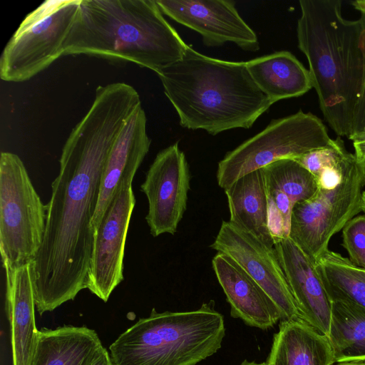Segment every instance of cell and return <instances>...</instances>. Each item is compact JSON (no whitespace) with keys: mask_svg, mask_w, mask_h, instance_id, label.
<instances>
[{"mask_svg":"<svg viewBox=\"0 0 365 365\" xmlns=\"http://www.w3.org/2000/svg\"><path fill=\"white\" fill-rule=\"evenodd\" d=\"M140 105L138 93L124 83L99 86L88 111L65 142L47 204L43 239L30 262L41 315L86 289L94 238L92 220L105 164L123 125Z\"/></svg>","mask_w":365,"mask_h":365,"instance_id":"6da1fadb","label":"cell"},{"mask_svg":"<svg viewBox=\"0 0 365 365\" xmlns=\"http://www.w3.org/2000/svg\"><path fill=\"white\" fill-rule=\"evenodd\" d=\"M298 47L309 66L325 120L337 136L352 133L365 80V21L347 20L340 0H300Z\"/></svg>","mask_w":365,"mask_h":365,"instance_id":"7a4b0ae2","label":"cell"},{"mask_svg":"<svg viewBox=\"0 0 365 365\" xmlns=\"http://www.w3.org/2000/svg\"><path fill=\"white\" fill-rule=\"evenodd\" d=\"M182 127L215 135L250 128L273 104L245 62L213 58L188 46L182 57L158 75Z\"/></svg>","mask_w":365,"mask_h":365,"instance_id":"3957f363","label":"cell"},{"mask_svg":"<svg viewBox=\"0 0 365 365\" xmlns=\"http://www.w3.org/2000/svg\"><path fill=\"white\" fill-rule=\"evenodd\" d=\"M187 46L155 0H81L63 56L127 61L158 75Z\"/></svg>","mask_w":365,"mask_h":365,"instance_id":"277c9868","label":"cell"},{"mask_svg":"<svg viewBox=\"0 0 365 365\" xmlns=\"http://www.w3.org/2000/svg\"><path fill=\"white\" fill-rule=\"evenodd\" d=\"M225 326L215 302L190 312L140 318L109 346L113 365H196L222 346Z\"/></svg>","mask_w":365,"mask_h":365,"instance_id":"5b68a950","label":"cell"},{"mask_svg":"<svg viewBox=\"0 0 365 365\" xmlns=\"http://www.w3.org/2000/svg\"><path fill=\"white\" fill-rule=\"evenodd\" d=\"M365 167L347 152L340 182L318 186L308 200L293 207L289 237L314 263L329 250V242L361 210Z\"/></svg>","mask_w":365,"mask_h":365,"instance_id":"8992f818","label":"cell"},{"mask_svg":"<svg viewBox=\"0 0 365 365\" xmlns=\"http://www.w3.org/2000/svg\"><path fill=\"white\" fill-rule=\"evenodd\" d=\"M47 205L34 189L24 163L12 153L0 157V251L11 269L34 259L46 229Z\"/></svg>","mask_w":365,"mask_h":365,"instance_id":"52a82bcc","label":"cell"},{"mask_svg":"<svg viewBox=\"0 0 365 365\" xmlns=\"http://www.w3.org/2000/svg\"><path fill=\"white\" fill-rule=\"evenodd\" d=\"M333 143L323 122L299 110L272 120L261 132L228 152L219 162L218 185L225 190L240 178L284 158H295Z\"/></svg>","mask_w":365,"mask_h":365,"instance_id":"ba28073f","label":"cell"},{"mask_svg":"<svg viewBox=\"0 0 365 365\" xmlns=\"http://www.w3.org/2000/svg\"><path fill=\"white\" fill-rule=\"evenodd\" d=\"M81 1L48 0L26 15L3 50L1 78L29 80L63 56Z\"/></svg>","mask_w":365,"mask_h":365,"instance_id":"9c48e42d","label":"cell"},{"mask_svg":"<svg viewBox=\"0 0 365 365\" xmlns=\"http://www.w3.org/2000/svg\"><path fill=\"white\" fill-rule=\"evenodd\" d=\"M210 247L230 257L246 272L275 304L282 321L302 319L274 248L225 220Z\"/></svg>","mask_w":365,"mask_h":365,"instance_id":"30bf717a","label":"cell"},{"mask_svg":"<svg viewBox=\"0 0 365 365\" xmlns=\"http://www.w3.org/2000/svg\"><path fill=\"white\" fill-rule=\"evenodd\" d=\"M135 205L132 183L123 181L94 231L86 289L105 302L123 279L125 245Z\"/></svg>","mask_w":365,"mask_h":365,"instance_id":"8fae6325","label":"cell"},{"mask_svg":"<svg viewBox=\"0 0 365 365\" xmlns=\"http://www.w3.org/2000/svg\"><path fill=\"white\" fill-rule=\"evenodd\" d=\"M190 174L178 143L158 153L140 185L148 199L145 216L150 234L174 235L187 207Z\"/></svg>","mask_w":365,"mask_h":365,"instance_id":"7c38bea8","label":"cell"},{"mask_svg":"<svg viewBox=\"0 0 365 365\" xmlns=\"http://www.w3.org/2000/svg\"><path fill=\"white\" fill-rule=\"evenodd\" d=\"M161 12L197 32L207 46L232 42L246 51L259 49L255 32L239 14L233 1L155 0Z\"/></svg>","mask_w":365,"mask_h":365,"instance_id":"4fadbf2b","label":"cell"},{"mask_svg":"<svg viewBox=\"0 0 365 365\" xmlns=\"http://www.w3.org/2000/svg\"><path fill=\"white\" fill-rule=\"evenodd\" d=\"M274 247L301 318L329 337L332 301L315 264L289 237L275 241Z\"/></svg>","mask_w":365,"mask_h":365,"instance_id":"5bb4252c","label":"cell"},{"mask_svg":"<svg viewBox=\"0 0 365 365\" xmlns=\"http://www.w3.org/2000/svg\"><path fill=\"white\" fill-rule=\"evenodd\" d=\"M146 115L140 106L129 116L107 158L101 178L96 210L92 220L94 231L123 181L133 177L149 151L151 140L146 131Z\"/></svg>","mask_w":365,"mask_h":365,"instance_id":"9a60e30c","label":"cell"},{"mask_svg":"<svg viewBox=\"0 0 365 365\" xmlns=\"http://www.w3.org/2000/svg\"><path fill=\"white\" fill-rule=\"evenodd\" d=\"M262 169L269 229L275 242L289 237L293 207L309 199L318 185L315 177L292 158L278 160Z\"/></svg>","mask_w":365,"mask_h":365,"instance_id":"2e32d148","label":"cell"},{"mask_svg":"<svg viewBox=\"0 0 365 365\" xmlns=\"http://www.w3.org/2000/svg\"><path fill=\"white\" fill-rule=\"evenodd\" d=\"M212 265L233 318L240 319L247 325L263 330L282 321L275 304L230 257L217 252L212 260Z\"/></svg>","mask_w":365,"mask_h":365,"instance_id":"e0dca14e","label":"cell"},{"mask_svg":"<svg viewBox=\"0 0 365 365\" xmlns=\"http://www.w3.org/2000/svg\"><path fill=\"white\" fill-rule=\"evenodd\" d=\"M4 270L13 365H30L38 333L30 262L14 269L4 267Z\"/></svg>","mask_w":365,"mask_h":365,"instance_id":"ac0fdd59","label":"cell"},{"mask_svg":"<svg viewBox=\"0 0 365 365\" xmlns=\"http://www.w3.org/2000/svg\"><path fill=\"white\" fill-rule=\"evenodd\" d=\"M329 338L302 319L281 321L274 334L267 365H332Z\"/></svg>","mask_w":365,"mask_h":365,"instance_id":"d6986e66","label":"cell"},{"mask_svg":"<svg viewBox=\"0 0 365 365\" xmlns=\"http://www.w3.org/2000/svg\"><path fill=\"white\" fill-rule=\"evenodd\" d=\"M103 349L98 334L86 327L43 328L30 365H93Z\"/></svg>","mask_w":365,"mask_h":365,"instance_id":"ffe728a7","label":"cell"},{"mask_svg":"<svg viewBox=\"0 0 365 365\" xmlns=\"http://www.w3.org/2000/svg\"><path fill=\"white\" fill-rule=\"evenodd\" d=\"M230 222L270 248L274 240L268 225L267 200L263 169L252 171L225 190Z\"/></svg>","mask_w":365,"mask_h":365,"instance_id":"44dd1931","label":"cell"},{"mask_svg":"<svg viewBox=\"0 0 365 365\" xmlns=\"http://www.w3.org/2000/svg\"><path fill=\"white\" fill-rule=\"evenodd\" d=\"M259 89L272 101L299 97L312 87L309 71L290 52L281 51L246 61Z\"/></svg>","mask_w":365,"mask_h":365,"instance_id":"7402d4cb","label":"cell"},{"mask_svg":"<svg viewBox=\"0 0 365 365\" xmlns=\"http://www.w3.org/2000/svg\"><path fill=\"white\" fill-rule=\"evenodd\" d=\"M328 338L336 363L365 361V308L332 300Z\"/></svg>","mask_w":365,"mask_h":365,"instance_id":"603a6c76","label":"cell"},{"mask_svg":"<svg viewBox=\"0 0 365 365\" xmlns=\"http://www.w3.org/2000/svg\"><path fill=\"white\" fill-rule=\"evenodd\" d=\"M316 270L331 300L365 308V269L339 253L328 250L315 264Z\"/></svg>","mask_w":365,"mask_h":365,"instance_id":"cb8c5ba5","label":"cell"},{"mask_svg":"<svg viewBox=\"0 0 365 365\" xmlns=\"http://www.w3.org/2000/svg\"><path fill=\"white\" fill-rule=\"evenodd\" d=\"M342 245L349 254V260L365 269V215L350 220L342 229Z\"/></svg>","mask_w":365,"mask_h":365,"instance_id":"d4e9b609","label":"cell"},{"mask_svg":"<svg viewBox=\"0 0 365 365\" xmlns=\"http://www.w3.org/2000/svg\"><path fill=\"white\" fill-rule=\"evenodd\" d=\"M361 16H363L365 21V14H361ZM364 128H365V80L363 89L355 110L351 134L359 132Z\"/></svg>","mask_w":365,"mask_h":365,"instance_id":"484cf974","label":"cell"},{"mask_svg":"<svg viewBox=\"0 0 365 365\" xmlns=\"http://www.w3.org/2000/svg\"><path fill=\"white\" fill-rule=\"evenodd\" d=\"M349 139L353 141L354 155L357 160L360 161L364 159L365 158V128L351 134Z\"/></svg>","mask_w":365,"mask_h":365,"instance_id":"4316f807","label":"cell"},{"mask_svg":"<svg viewBox=\"0 0 365 365\" xmlns=\"http://www.w3.org/2000/svg\"><path fill=\"white\" fill-rule=\"evenodd\" d=\"M93 365H113L110 355L108 354L106 348L103 349L102 353Z\"/></svg>","mask_w":365,"mask_h":365,"instance_id":"83f0119b","label":"cell"},{"mask_svg":"<svg viewBox=\"0 0 365 365\" xmlns=\"http://www.w3.org/2000/svg\"><path fill=\"white\" fill-rule=\"evenodd\" d=\"M351 5L358 11L361 14H365V0H356L351 1Z\"/></svg>","mask_w":365,"mask_h":365,"instance_id":"f1b7e54d","label":"cell"},{"mask_svg":"<svg viewBox=\"0 0 365 365\" xmlns=\"http://www.w3.org/2000/svg\"><path fill=\"white\" fill-rule=\"evenodd\" d=\"M336 365H365V361H352L339 362Z\"/></svg>","mask_w":365,"mask_h":365,"instance_id":"f546056e","label":"cell"},{"mask_svg":"<svg viewBox=\"0 0 365 365\" xmlns=\"http://www.w3.org/2000/svg\"><path fill=\"white\" fill-rule=\"evenodd\" d=\"M240 365H267L266 362L256 363L255 361L250 362L247 360L244 361Z\"/></svg>","mask_w":365,"mask_h":365,"instance_id":"4dcf8cb0","label":"cell"},{"mask_svg":"<svg viewBox=\"0 0 365 365\" xmlns=\"http://www.w3.org/2000/svg\"><path fill=\"white\" fill-rule=\"evenodd\" d=\"M361 210L365 214V191L362 193V198H361Z\"/></svg>","mask_w":365,"mask_h":365,"instance_id":"1f68e13d","label":"cell"},{"mask_svg":"<svg viewBox=\"0 0 365 365\" xmlns=\"http://www.w3.org/2000/svg\"><path fill=\"white\" fill-rule=\"evenodd\" d=\"M365 167V158L359 161Z\"/></svg>","mask_w":365,"mask_h":365,"instance_id":"d6a6232c","label":"cell"}]
</instances>
